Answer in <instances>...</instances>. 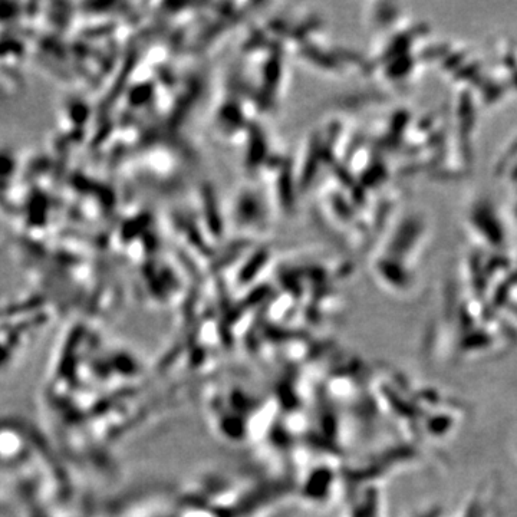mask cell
Returning <instances> with one entry per match:
<instances>
[{
	"mask_svg": "<svg viewBox=\"0 0 517 517\" xmlns=\"http://www.w3.org/2000/svg\"><path fill=\"white\" fill-rule=\"evenodd\" d=\"M2 240H3V227H2V222H0V243H2Z\"/></svg>",
	"mask_w": 517,
	"mask_h": 517,
	"instance_id": "cell-1",
	"label": "cell"
}]
</instances>
